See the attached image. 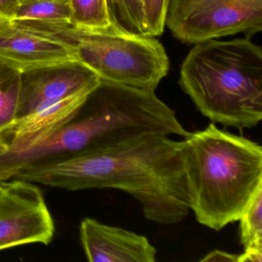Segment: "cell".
I'll return each mask as SVG.
<instances>
[{"mask_svg":"<svg viewBox=\"0 0 262 262\" xmlns=\"http://www.w3.org/2000/svg\"><path fill=\"white\" fill-rule=\"evenodd\" d=\"M21 73L16 67L0 60V133L16 121Z\"/></svg>","mask_w":262,"mask_h":262,"instance_id":"obj_12","label":"cell"},{"mask_svg":"<svg viewBox=\"0 0 262 262\" xmlns=\"http://www.w3.org/2000/svg\"><path fill=\"white\" fill-rule=\"evenodd\" d=\"M240 242L245 250H262V188L238 219Z\"/></svg>","mask_w":262,"mask_h":262,"instance_id":"obj_15","label":"cell"},{"mask_svg":"<svg viewBox=\"0 0 262 262\" xmlns=\"http://www.w3.org/2000/svg\"><path fill=\"white\" fill-rule=\"evenodd\" d=\"M183 140L190 210L204 226L220 231L238 221L262 188V148L211 122Z\"/></svg>","mask_w":262,"mask_h":262,"instance_id":"obj_2","label":"cell"},{"mask_svg":"<svg viewBox=\"0 0 262 262\" xmlns=\"http://www.w3.org/2000/svg\"><path fill=\"white\" fill-rule=\"evenodd\" d=\"M70 0H20L13 19L70 21Z\"/></svg>","mask_w":262,"mask_h":262,"instance_id":"obj_14","label":"cell"},{"mask_svg":"<svg viewBox=\"0 0 262 262\" xmlns=\"http://www.w3.org/2000/svg\"><path fill=\"white\" fill-rule=\"evenodd\" d=\"M13 22L73 47L78 61L103 82L156 91L169 71L166 50L156 37L87 30L70 21Z\"/></svg>","mask_w":262,"mask_h":262,"instance_id":"obj_4","label":"cell"},{"mask_svg":"<svg viewBox=\"0 0 262 262\" xmlns=\"http://www.w3.org/2000/svg\"><path fill=\"white\" fill-rule=\"evenodd\" d=\"M168 0H144L147 36L158 37L163 33Z\"/></svg>","mask_w":262,"mask_h":262,"instance_id":"obj_16","label":"cell"},{"mask_svg":"<svg viewBox=\"0 0 262 262\" xmlns=\"http://www.w3.org/2000/svg\"><path fill=\"white\" fill-rule=\"evenodd\" d=\"M179 84L214 123L242 130L261 121L262 49L248 37L194 44Z\"/></svg>","mask_w":262,"mask_h":262,"instance_id":"obj_3","label":"cell"},{"mask_svg":"<svg viewBox=\"0 0 262 262\" xmlns=\"http://www.w3.org/2000/svg\"><path fill=\"white\" fill-rule=\"evenodd\" d=\"M55 225L42 191L22 179L3 182L0 193V251L28 244L49 245Z\"/></svg>","mask_w":262,"mask_h":262,"instance_id":"obj_6","label":"cell"},{"mask_svg":"<svg viewBox=\"0 0 262 262\" xmlns=\"http://www.w3.org/2000/svg\"><path fill=\"white\" fill-rule=\"evenodd\" d=\"M0 142H1V133H0Z\"/></svg>","mask_w":262,"mask_h":262,"instance_id":"obj_21","label":"cell"},{"mask_svg":"<svg viewBox=\"0 0 262 262\" xmlns=\"http://www.w3.org/2000/svg\"><path fill=\"white\" fill-rule=\"evenodd\" d=\"M20 0H0V21L13 19Z\"/></svg>","mask_w":262,"mask_h":262,"instance_id":"obj_17","label":"cell"},{"mask_svg":"<svg viewBox=\"0 0 262 262\" xmlns=\"http://www.w3.org/2000/svg\"><path fill=\"white\" fill-rule=\"evenodd\" d=\"M81 243L91 262H155L157 251L145 236L85 217L79 227Z\"/></svg>","mask_w":262,"mask_h":262,"instance_id":"obj_9","label":"cell"},{"mask_svg":"<svg viewBox=\"0 0 262 262\" xmlns=\"http://www.w3.org/2000/svg\"><path fill=\"white\" fill-rule=\"evenodd\" d=\"M238 262H261L262 250H245L238 254Z\"/></svg>","mask_w":262,"mask_h":262,"instance_id":"obj_19","label":"cell"},{"mask_svg":"<svg viewBox=\"0 0 262 262\" xmlns=\"http://www.w3.org/2000/svg\"><path fill=\"white\" fill-rule=\"evenodd\" d=\"M70 191L115 188L134 197L145 219L176 225L190 210L183 141L146 134L52 165L17 173L13 179Z\"/></svg>","mask_w":262,"mask_h":262,"instance_id":"obj_1","label":"cell"},{"mask_svg":"<svg viewBox=\"0 0 262 262\" xmlns=\"http://www.w3.org/2000/svg\"><path fill=\"white\" fill-rule=\"evenodd\" d=\"M3 189V182H0V193L2 191Z\"/></svg>","mask_w":262,"mask_h":262,"instance_id":"obj_20","label":"cell"},{"mask_svg":"<svg viewBox=\"0 0 262 262\" xmlns=\"http://www.w3.org/2000/svg\"><path fill=\"white\" fill-rule=\"evenodd\" d=\"M70 1L72 8L70 19L72 24L87 30L118 32L112 24L107 0Z\"/></svg>","mask_w":262,"mask_h":262,"instance_id":"obj_13","label":"cell"},{"mask_svg":"<svg viewBox=\"0 0 262 262\" xmlns=\"http://www.w3.org/2000/svg\"><path fill=\"white\" fill-rule=\"evenodd\" d=\"M113 27L119 33L147 36L144 0H107Z\"/></svg>","mask_w":262,"mask_h":262,"instance_id":"obj_11","label":"cell"},{"mask_svg":"<svg viewBox=\"0 0 262 262\" xmlns=\"http://www.w3.org/2000/svg\"><path fill=\"white\" fill-rule=\"evenodd\" d=\"M93 91L81 92L51 102L18 119L0 133V152H20L43 142L74 117Z\"/></svg>","mask_w":262,"mask_h":262,"instance_id":"obj_10","label":"cell"},{"mask_svg":"<svg viewBox=\"0 0 262 262\" xmlns=\"http://www.w3.org/2000/svg\"><path fill=\"white\" fill-rule=\"evenodd\" d=\"M165 27L182 42L262 30V0H168Z\"/></svg>","mask_w":262,"mask_h":262,"instance_id":"obj_5","label":"cell"},{"mask_svg":"<svg viewBox=\"0 0 262 262\" xmlns=\"http://www.w3.org/2000/svg\"><path fill=\"white\" fill-rule=\"evenodd\" d=\"M238 254H231L221 250H214L208 253L200 261H237Z\"/></svg>","mask_w":262,"mask_h":262,"instance_id":"obj_18","label":"cell"},{"mask_svg":"<svg viewBox=\"0 0 262 262\" xmlns=\"http://www.w3.org/2000/svg\"><path fill=\"white\" fill-rule=\"evenodd\" d=\"M0 60L24 72L78 59L70 46L7 19L0 21Z\"/></svg>","mask_w":262,"mask_h":262,"instance_id":"obj_8","label":"cell"},{"mask_svg":"<svg viewBox=\"0 0 262 262\" xmlns=\"http://www.w3.org/2000/svg\"><path fill=\"white\" fill-rule=\"evenodd\" d=\"M100 82L96 73L78 61L22 72L16 121L51 102L93 91Z\"/></svg>","mask_w":262,"mask_h":262,"instance_id":"obj_7","label":"cell"}]
</instances>
